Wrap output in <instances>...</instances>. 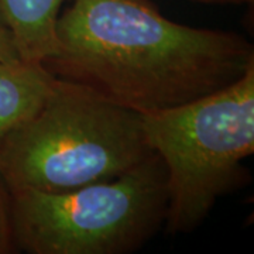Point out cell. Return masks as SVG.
Returning a JSON list of instances; mask_svg holds the SVG:
<instances>
[{
    "label": "cell",
    "mask_w": 254,
    "mask_h": 254,
    "mask_svg": "<svg viewBox=\"0 0 254 254\" xmlns=\"http://www.w3.org/2000/svg\"><path fill=\"white\" fill-rule=\"evenodd\" d=\"M55 33L48 72L141 115L213 93L254 64L243 36L175 23L148 0H72Z\"/></svg>",
    "instance_id": "1"
},
{
    "label": "cell",
    "mask_w": 254,
    "mask_h": 254,
    "mask_svg": "<svg viewBox=\"0 0 254 254\" xmlns=\"http://www.w3.org/2000/svg\"><path fill=\"white\" fill-rule=\"evenodd\" d=\"M153 153L141 113L55 78L40 109L4 141L0 177L10 193H57L116 178Z\"/></svg>",
    "instance_id": "2"
},
{
    "label": "cell",
    "mask_w": 254,
    "mask_h": 254,
    "mask_svg": "<svg viewBox=\"0 0 254 254\" xmlns=\"http://www.w3.org/2000/svg\"><path fill=\"white\" fill-rule=\"evenodd\" d=\"M143 128L167 173L165 230L190 233L222 196L250 184L243 161L254 153V64L219 91L145 113Z\"/></svg>",
    "instance_id": "3"
},
{
    "label": "cell",
    "mask_w": 254,
    "mask_h": 254,
    "mask_svg": "<svg viewBox=\"0 0 254 254\" xmlns=\"http://www.w3.org/2000/svg\"><path fill=\"white\" fill-rule=\"evenodd\" d=\"M167 203L165 167L153 153L112 180L11 193L13 237L28 254L134 253L163 229Z\"/></svg>",
    "instance_id": "4"
},
{
    "label": "cell",
    "mask_w": 254,
    "mask_h": 254,
    "mask_svg": "<svg viewBox=\"0 0 254 254\" xmlns=\"http://www.w3.org/2000/svg\"><path fill=\"white\" fill-rule=\"evenodd\" d=\"M66 0H0V24L9 31L20 60L43 64L57 53V20Z\"/></svg>",
    "instance_id": "5"
},
{
    "label": "cell",
    "mask_w": 254,
    "mask_h": 254,
    "mask_svg": "<svg viewBox=\"0 0 254 254\" xmlns=\"http://www.w3.org/2000/svg\"><path fill=\"white\" fill-rule=\"evenodd\" d=\"M54 79L43 64L0 63V150L7 137L40 109Z\"/></svg>",
    "instance_id": "6"
},
{
    "label": "cell",
    "mask_w": 254,
    "mask_h": 254,
    "mask_svg": "<svg viewBox=\"0 0 254 254\" xmlns=\"http://www.w3.org/2000/svg\"><path fill=\"white\" fill-rule=\"evenodd\" d=\"M11 193L3 178L0 177V254H11L17 252L11 229Z\"/></svg>",
    "instance_id": "7"
},
{
    "label": "cell",
    "mask_w": 254,
    "mask_h": 254,
    "mask_svg": "<svg viewBox=\"0 0 254 254\" xmlns=\"http://www.w3.org/2000/svg\"><path fill=\"white\" fill-rule=\"evenodd\" d=\"M20 60L13 37L0 24V63H11Z\"/></svg>",
    "instance_id": "8"
},
{
    "label": "cell",
    "mask_w": 254,
    "mask_h": 254,
    "mask_svg": "<svg viewBox=\"0 0 254 254\" xmlns=\"http://www.w3.org/2000/svg\"><path fill=\"white\" fill-rule=\"evenodd\" d=\"M200 3H216V4H243V3H252L253 0H193Z\"/></svg>",
    "instance_id": "9"
}]
</instances>
